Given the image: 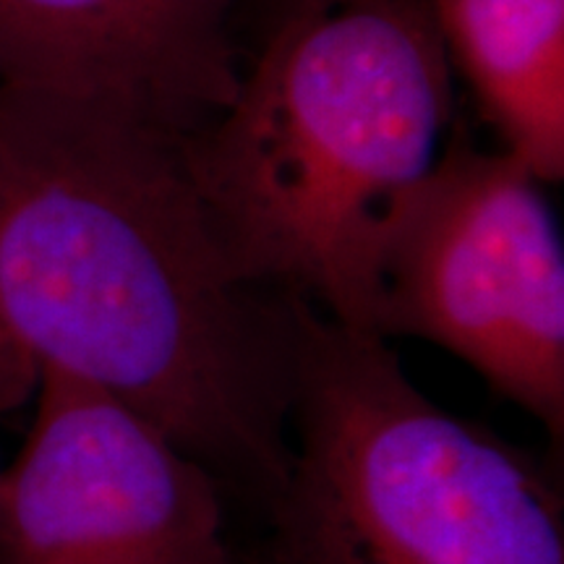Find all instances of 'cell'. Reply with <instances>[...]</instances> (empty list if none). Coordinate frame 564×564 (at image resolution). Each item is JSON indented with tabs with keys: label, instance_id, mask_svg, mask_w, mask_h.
<instances>
[{
	"label": "cell",
	"instance_id": "9",
	"mask_svg": "<svg viewBox=\"0 0 564 564\" xmlns=\"http://www.w3.org/2000/svg\"><path fill=\"white\" fill-rule=\"evenodd\" d=\"M262 3L272 6V11L278 13V17H282V13H288V11H293V9H301V6L314 3V0H262Z\"/></svg>",
	"mask_w": 564,
	"mask_h": 564
},
{
	"label": "cell",
	"instance_id": "2",
	"mask_svg": "<svg viewBox=\"0 0 564 564\" xmlns=\"http://www.w3.org/2000/svg\"><path fill=\"white\" fill-rule=\"evenodd\" d=\"M453 68L426 0L278 17L228 108L181 137L246 278L371 333L387 225L453 139Z\"/></svg>",
	"mask_w": 564,
	"mask_h": 564
},
{
	"label": "cell",
	"instance_id": "5",
	"mask_svg": "<svg viewBox=\"0 0 564 564\" xmlns=\"http://www.w3.org/2000/svg\"><path fill=\"white\" fill-rule=\"evenodd\" d=\"M228 491L112 394L42 369L32 426L0 468V564H246Z\"/></svg>",
	"mask_w": 564,
	"mask_h": 564
},
{
	"label": "cell",
	"instance_id": "4",
	"mask_svg": "<svg viewBox=\"0 0 564 564\" xmlns=\"http://www.w3.org/2000/svg\"><path fill=\"white\" fill-rule=\"evenodd\" d=\"M546 183L465 139L387 225L371 333L432 343L564 440V251Z\"/></svg>",
	"mask_w": 564,
	"mask_h": 564
},
{
	"label": "cell",
	"instance_id": "10",
	"mask_svg": "<svg viewBox=\"0 0 564 564\" xmlns=\"http://www.w3.org/2000/svg\"><path fill=\"white\" fill-rule=\"evenodd\" d=\"M246 564H264V560H249Z\"/></svg>",
	"mask_w": 564,
	"mask_h": 564
},
{
	"label": "cell",
	"instance_id": "1",
	"mask_svg": "<svg viewBox=\"0 0 564 564\" xmlns=\"http://www.w3.org/2000/svg\"><path fill=\"white\" fill-rule=\"evenodd\" d=\"M299 316L232 259L181 137L0 89V345L133 408L264 518L291 468Z\"/></svg>",
	"mask_w": 564,
	"mask_h": 564
},
{
	"label": "cell",
	"instance_id": "7",
	"mask_svg": "<svg viewBox=\"0 0 564 564\" xmlns=\"http://www.w3.org/2000/svg\"><path fill=\"white\" fill-rule=\"evenodd\" d=\"M502 150L564 175V0H426Z\"/></svg>",
	"mask_w": 564,
	"mask_h": 564
},
{
	"label": "cell",
	"instance_id": "3",
	"mask_svg": "<svg viewBox=\"0 0 564 564\" xmlns=\"http://www.w3.org/2000/svg\"><path fill=\"white\" fill-rule=\"evenodd\" d=\"M264 564H564L560 463L444 411L384 337L301 301Z\"/></svg>",
	"mask_w": 564,
	"mask_h": 564
},
{
	"label": "cell",
	"instance_id": "6",
	"mask_svg": "<svg viewBox=\"0 0 564 564\" xmlns=\"http://www.w3.org/2000/svg\"><path fill=\"white\" fill-rule=\"evenodd\" d=\"M243 0H0V89L121 110L175 137L207 126L241 82Z\"/></svg>",
	"mask_w": 564,
	"mask_h": 564
},
{
	"label": "cell",
	"instance_id": "8",
	"mask_svg": "<svg viewBox=\"0 0 564 564\" xmlns=\"http://www.w3.org/2000/svg\"><path fill=\"white\" fill-rule=\"evenodd\" d=\"M40 371L19 352L0 348V421L34 398Z\"/></svg>",
	"mask_w": 564,
	"mask_h": 564
}]
</instances>
